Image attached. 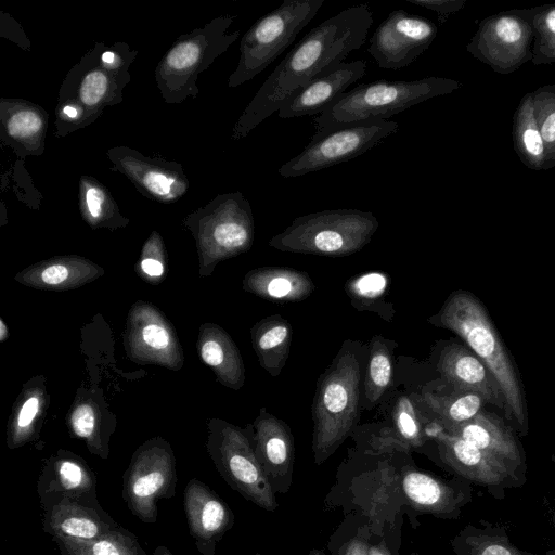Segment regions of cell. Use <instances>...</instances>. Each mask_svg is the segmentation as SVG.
Returning a JSON list of instances; mask_svg holds the SVG:
<instances>
[{
	"label": "cell",
	"mask_w": 555,
	"mask_h": 555,
	"mask_svg": "<svg viewBox=\"0 0 555 555\" xmlns=\"http://www.w3.org/2000/svg\"><path fill=\"white\" fill-rule=\"evenodd\" d=\"M442 428L500 459L514 470L522 463L520 448L514 434L493 413L481 410L466 422Z\"/></svg>",
	"instance_id": "44dd1931"
},
{
	"label": "cell",
	"mask_w": 555,
	"mask_h": 555,
	"mask_svg": "<svg viewBox=\"0 0 555 555\" xmlns=\"http://www.w3.org/2000/svg\"><path fill=\"white\" fill-rule=\"evenodd\" d=\"M313 555H322V554L317 552V553H314Z\"/></svg>",
	"instance_id": "681fc988"
},
{
	"label": "cell",
	"mask_w": 555,
	"mask_h": 555,
	"mask_svg": "<svg viewBox=\"0 0 555 555\" xmlns=\"http://www.w3.org/2000/svg\"><path fill=\"white\" fill-rule=\"evenodd\" d=\"M427 434L438 446L441 460L461 476L485 486H501L516 478L515 470L500 459L431 423Z\"/></svg>",
	"instance_id": "e0dca14e"
},
{
	"label": "cell",
	"mask_w": 555,
	"mask_h": 555,
	"mask_svg": "<svg viewBox=\"0 0 555 555\" xmlns=\"http://www.w3.org/2000/svg\"><path fill=\"white\" fill-rule=\"evenodd\" d=\"M183 507L197 551L202 555H216L218 541L233 525L227 503L206 483L193 478L185 486Z\"/></svg>",
	"instance_id": "2e32d148"
},
{
	"label": "cell",
	"mask_w": 555,
	"mask_h": 555,
	"mask_svg": "<svg viewBox=\"0 0 555 555\" xmlns=\"http://www.w3.org/2000/svg\"><path fill=\"white\" fill-rule=\"evenodd\" d=\"M541 137L546 142H552L555 140V113L551 114L541 128Z\"/></svg>",
	"instance_id": "b9f144b4"
},
{
	"label": "cell",
	"mask_w": 555,
	"mask_h": 555,
	"mask_svg": "<svg viewBox=\"0 0 555 555\" xmlns=\"http://www.w3.org/2000/svg\"><path fill=\"white\" fill-rule=\"evenodd\" d=\"M373 25L367 4L349 7L309 30L275 66L232 129V139L247 137L300 88L340 64L366 41Z\"/></svg>",
	"instance_id": "6da1fadb"
},
{
	"label": "cell",
	"mask_w": 555,
	"mask_h": 555,
	"mask_svg": "<svg viewBox=\"0 0 555 555\" xmlns=\"http://www.w3.org/2000/svg\"><path fill=\"white\" fill-rule=\"evenodd\" d=\"M40 507L42 529L52 539L91 541L119 526L99 501L48 495L40 499Z\"/></svg>",
	"instance_id": "9a60e30c"
},
{
	"label": "cell",
	"mask_w": 555,
	"mask_h": 555,
	"mask_svg": "<svg viewBox=\"0 0 555 555\" xmlns=\"http://www.w3.org/2000/svg\"><path fill=\"white\" fill-rule=\"evenodd\" d=\"M177 473L172 454L164 447L138 452L122 479L121 496L138 519L145 524L157 520V503L175 496Z\"/></svg>",
	"instance_id": "30bf717a"
},
{
	"label": "cell",
	"mask_w": 555,
	"mask_h": 555,
	"mask_svg": "<svg viewBox=\"0 0 555 555\" xmlns=\"http://www.w3.org/2000/svg\"><path fill=\"white\" fill-rule=\"evenodd\" d=\"M142 337L144 341L155 349L167 347L169 337L165 328L162 326L150 324L143 328Z\"/></svg>",
	"instance_id": "8d00e7d4"
},
{
	"label": "cell",
	"mask_w": 555,
	"mask_h": 555,
	"mask_svg": "<svg viewBox=\"0 0 555 555\" xmlns=\"http://www.w3.org/2000/svg\"><path fill=\"white\" fill-rule=\"evenodd\" d=\"M392 379L391 351L388 341L375 335L370 341V358L364 378L367 406H373L389 388Z\"/></svg>",
	"instance_id": "f546056e"
},
{
	"label": "cell",
	"mask_w": 555,
	"mask_h": 555,
	"mask_svg": "<svg viewBox=\"0 0 555 555\" xmlns=\"http://www.w3.org/2000/svg\"><path fill=\"white\" fill-rule=\"evenodd\" d=\"M323 3L324 0H284L256 21L242 37L238 63L228 78V87H238L263 72L294 42Z\"/></svg>",
	"instance_id": "ba28073f"
},
{
	"label": "cell",
	"mask_w": 555,
	"mask_h": 555,
	"mask_svg": "<svg viewBox=\"0 0 555 555\" xmlns=\"http://www.w3.org/2000/svg\"><path fill=\"white\" fill-rule=\"evenodd\" d=\"M387 287V278L379 272H371L347 283V293L357 300L369 301L378 298Z\"/></svg>",
	"instance_id": "d6a6232c"
},
{
	"label": "cell",
	"mask_w": 555,
	"mask_h": 555,
	"mask_svg": "<svg viewBox=\"0 0 555 555\" xmlns=\"http://www.w3.org/2000/svg\"><path fill=\"white\" fill-rule=\"evenodd\" d=\"M361 364L352 350L341 349L324 373L315 391L313 452L324 462L347 438L359 414Z\"/></svg>",
	"instance_id": "8992f818"
},
{
	"label": "cell",
	"mask_w": 555,
	"mask_h": 555,
	"mask_svg": "<svg viewBox=\"0 0 555 555\" xmlns=\"http://www.w3.org/2000/svg\"><path fill=\"white\" fill-rule=\"evenodd\" d=\"M436 36V26L422 16L395 10L377 26L367 52L383 69L398 70L413 63Z\"/></svg>",
	"instance_id": "4fadbf2b"
},
{
	"label": "cell",
	"mask_w": 555,
	"mask_h": 555,
	"mask_svg": "<svg viewBox=\"0 0 555 555\" xmlns=\"http://www.w3.org/2000/svg\"><path fill=\"white\" fill-rule=\"evenodd\" d=\"M8 336V331L2 320H0V340H4Z\"/></svg>",
	"instance_id": "7dc6e473"
},
{
	"label": "cell",
	"mask_w": 555,
	"mask_h": 555,
	"mask_svg": "<svg viewBox=\"0 0 555 555\" xmlns=\"http://www.w3.org/2000/svg\"><path fill=\"white\" fill-rule=\"evenodd\" d=\"M48 124L49 114L40 105L22 99H0V140L20 158L44 153Z\"/></svg>",
	"instance_id": "d6986e66"
},
{
	"label": "cell",
	"mask_w": 555,
	"mask_h": 555,
	"mask_svg": "<svg viewBox=\"0 0 555 555\" xmlns=\"http://www.w3.org/2000/svg\"><path fill=\"white\" fill-rule=\"evenodd\" d=\"M96 477L79 459L60 455L42 469L37 481L39 499L63 495L77 500L98 502Z\"/></svg>",
	"instance_id": "7402d4cb"
},
{
	"label": "cell",
	"mask_w": 555,
	"mask_h": 555,
	"mask_svg": "<svg viewBox=\"0 0 555 555\" xmlns=\"http://www.w3.org/2000/svg\"><path fill=\"white\" fill-rule=\"evenodd\" d=\"M292 326L281 315H270L257 324L254 346L261 366L272 377L282 372L291 351Z\"/></svg>",
	"instance_id": "484cf974"
},
{
	"label": "cell",
	"mask_w": 555,
	"mask_h": 555,
	"mask_svg": "<svg viewBox=\"0 0 555 555\" xmlns=\"http://www.w3.org/2000/svg\"><path fill=\"white\" fill-rule=\"evenodd\" d=\"M443 89V81L435 77L360 83L344 92L313 119L315 131L312 138L367 120L387 119L441 93Z\"/></svg>",
	"instance_id": "52a82bcc"
},
{
	"label": "cell",
	"mask_w": 555,
	"mask_h": 555,
	"mask_svg": "<svg viewBox=\"0 0 555 555\" xmlns=\"http://www.w3.org/2000/svg\"><path fill=\"white\" fill-rule=\"evenodd\" d=\"M367 69L364 60L343 62L297 90L278 111L283 119L321 114Z\"/></svg>",
	"instance_id": "ac0fdd59"
},
{
	"label": "cell",
	"mask_w": 555,
	"mask_h": 555,
	"mask_svg": "<svg viewBox=\"0 0 555 555\" xmlns=\"http://www.w3.org/2000/svg\"><path fill=\"white\" fill-rule=\"evenodd\" d=\"M235 15H221L203 27L181 35L158 62L154 76L156 87L167 104H181L195 99L199 74L236 41L240 30L228 33Z\"/></svg>",
	"instance_id": "277c9868"
},
{
	"label": "cell",
	"mask_w": 555,
	"mask_h": 555,
	"mask_svg": "<svg viewBox=\"0 0 555 555\" xmlns=\"http://www.w3.org/2000/svg\"><path fill=\"white\" fill-rule=\"evenodd\" d=\"M106 157L111 170L124 175L149 199L171 204L189 191L190 181L179 163L146 156L125 145L109 147Z\"/></svg>",
	"instance_id": "8fae6325"
},
{
	"label": "cell",
	"mask_w": 555,
	"mask_h": 555,
	"mask_svg": "<svg viewBox=\"0 0 555 555\" xmlns=\"http://www.w3.org/2000/svg\"><path fill=\"white\" fill-rule=\"evenodd\" d=\"M522 138H524L525 146L530 154L538 156L542 153V151H543V141L542 140L543 139H542L540 132H538L534 129H528L525 131Z\"/></svg>",
	"instance_id": "ab89813d"
},
{
	"label": "cell",
	"mask_w": 555,
	"mask_h": 555,
	"mask_svg": "<svg viewBox=\"0 0 555 555\" xmlns=\"http://www.w3.org/2000/svg\"><path fill=\"white\" fill-rule=\"evenodd\" d=\"M437 370L454 391L476 393L505 410L498 382L473 351L454 343L446 345L439 354Z\"/></svg>",
	"instance_id": "ffe728a7"
},
{
	"label": "cell",
	"mask_w": 555,
	"mask_h": 555,
	"mask_svg": "<svg viewBox=\"0 0 555 555\" xmlns=\"http://www.w3.org/2000/svg\"><path fill=\"white\" fill-rule=\"evenodd\" d=\"M369 555H389V553L386 547L373 546L369 548Z\"/></svg>",
	"instance_id": "ee69618b"
},
{
	"label": "cell",
	"mask_w": 555,
	"mask_h": 555,
	"mask_svg": "<svg viewBox=\"0 0 555 555\" xmlns=\"http://www.w3.org/2000/svg\"><path fill=\"white\" fill-rule=\"evenodd\" d=\"M138 51L126 42H98L63 79L55 106L54 137L60 139L94 122L108 106L122 102Z\"/></svg>",
	"instance_id": "7a4b0ae2"
},
{
	"label": "cell",
	"mask_w": 555,
	"mask_h": 555,
	"mask_svg": "<svg viewBox=\"0 0 555 555\" xmlns=\"http://www.w3.org/2000/svg\"><path fill=\"white\" fill-rule=\"evenodd\" d=\"M464 544L466 555H534L517 548L504 535L483 531L467 535Z\"/></svg>",
	"instance_id": "1f68e13d"
},
{
	"label": "cell",
	"mask_w": 555,
	"mask_h": 555,
	"mask_svg": "<svg viewBox=\"0 0 555 555\" xmlns=\"http://www.w3.org/2000/svg\"><path fill=\"white\" fill-rule=\"evenodd\" d=\"M78 204L86 221L94 227L128 222L119 212L109 190L92 176L82 175L79 178Z\"/></svg>",
	"instance_id": "83f0119b"
},
{
	"label": "cell",
	"mask_w": 555,
	"mask_h": 555,
	"mask_svg": "<svg viewBox=\"0 0 555 555\" xmlns=\"http://www.w3.org/2000/svg\"><path fill=\"white\" fill-rule=\"evenodd\" d=\"M428 321L454 332L468 345L498 382L507 416L522 426L526 420L525 404L517 373L478 298L468 292L456 291Z\"/></svg>",
	"instance_id": "3957f363"
},
{
	"label": "cell",
	"mask_w": 555,
	"mask_h": 555,
	"mask_svg": "<svg viewBox=\"0 0 555 555\" xmlns=\"http://www.w3.org/2000/svg\"><path fill=\"white\" fill-rule=\"evenodd\" d=\"M401 487L408 502L417 511L444 514L457 507L459 499L454 490L426 473L406 470Z\"/></svg>",
	"instance_id": "d4e9b609"
},
{
	"label": "cell",
	"mask_w": 555,
	"mask_h": 555,
	"mask_svg": "<svg viewBox=\"0 0 555 555\" xmlns=\"http://www.w3.org/2000/svg\"><path fill=\"white\" fill-rule=\"evenodd\" d=\"M378 225L371 211L325 209L296 217L283 232L270 238L269 246L288 253L343 257L367 245Z\"/></svg>",
	"instance_id": "5b68a950"
},
{
	"label": "cell",
	"mask_w": 555,
	"mask_h": 555,
	"mask_svg": "<svg viewBox=\"0 0 555 555\" xmlns=\"http://www.w3.org/2000/svg\"><path fill=\"white\" fill-rule=\"evenodd\" d=\"M212 456L217 469L233 489L264 509L276 508L264 469L241 433L234 429L224 433Z\"/></svg>",
	"instance_id": "5bb4252c"
},
{
	"label": "cell",
	"mask_w": 555,
	"mask_h": 555,
	"mask_svg": "<svg viewBox=\"0 0 555 555\" xmlns=\"http://www.w3.org/2000/svg\"><path fill=\"white\" fill-rule=\"evenodd\" d=\"M141 268L145 273L152 276L162 275V273L164 272V267L162 262L152 258L143 259L141 262Z\"/></svg>",
	"instance_id": "60d3db41"
},
{
	"label": "cell",
	"mask_w": 555,
	"mask_h": 555,
	"mask_svg": "<svg viewBox=\"0 0 555 555\" xmlns=\"http://www.w3.org/2000/svg\"><path fill=\"white\" fill-rule=\"evenodd\" d=\"M202 358L210 366H220L227 361V352L220 343L208 340L202 347Z\"/></svg>",
	"instance_id": "d590c367"
},
{
	"label": "cell",
	"mask_w": 555,
	"mask_h": 555,
	"mask_svg": "<svg viewBox=\"0 0 555 555\" xmlns=\"http://www.w3.org/2000/svg\"><path fill=\"white\" fill-rule=\"evenodd\" d=\"M546 24L548 29L555 33V10L551 11L546 16Z\"/></svg>",
	"instance_id": "f6af8a7d"
},
{
	"label": "cell",
	"mask_w": 555,
	"mask_h": 555,
	"mask_svg": "<svg viewBox=\"0 0 555 555\" xmlns=\"http://www.w3.org/2000/svg\"><path fill=\"white\" fill-rule=\"evenodd\" d=\"M246 285L249 292L276 302L301 301L314 291L306 272L284 267L257 269L248 274Z\"/></svg>",
	"instance_id": "603a6c76"
},
{
	"label": "cell",
	"mask_w": 555,
	"mask_h": 555,
	"mask_svg": "<svg viewBox=\"0 0 555 555\" xmlns=\"http://www.w3.org/2000/svg\"><path fill=\"white\" fill-rule=\"evenodd\" d=\"M422 401L437 415L443 427L470 420L481 411V406L486 402L476 393L459 391L451 395L425 392L422 396Z\"/></svg>",
	"instance_id": "f1b7e54d"
},
{
	"label": "cell",
	"mask_w": 555,
	"mask_h": 555,
	"mask_svg": "<svg viewBox=\"0 0 555 555\" xmlns=\"http://www.w3.org/2000/svg\"><path fill=\"white\" fill-rule=\"evenodd\" d=\"M152 555H175V554H173V553H171V552L169 551V548H167L166 546H164V545H159V546H157V547L154 550V552H153V554H152Z\"/></svg>",
	"instance_id": "bcb514c9"
},
{
	"label": "cell",
	"mask_w": 555,
	"mask_h": 555,
	"mask_svg": "<svg viewBox=\"0 0 555 555\" xmlns=\"http://www.w3.org/2000/svg\"><path fill=\"white\" fill-rule=\"evenodd\" d=\"M189 225L204 230L206 240L225 255L249 249L255 223L250 204L242 192H228L214 197L185 219Z\"/></svg>",
	"instance_id": "7c38bea8"
},
{
	"label": "cell",
	"mask_w": 555,
	"mask_h": 555,
	"mask_svg": "<svg viewBox=\"0 0 555 555\" xmlns=\"http://www.w3.org/2000/svg\"><path fill=\"white\" fill-rule=\"evenodd\" d=\"M399 129L397 121L367 120L311 138L305 149L283 164L278 172L295 178L356 158L382 143Z\"/></svg>",
	"instance_id": "9c48e42d"
},
{
	"label": "cell",
	"mask_w": 555,
	"mask_h": 555,
	"mask_svg": "<svg viewBox=\"0 0 555 555\" xmlns=\"http://www.w3.org/2000/svg\"><path fill=\"white\" fill-rule=\"evenodd\" d=\"M68 276V270L63 264H53L47 267L42 274L41 279L47 284H59L65 281Z\"/></svg>",
	"instance_id": "f35d334b"
},
{
	"label": "cell",
	"mask_w": 555,
	"mask_h": 555,
	"mask_svg": "<svg viewBox=\"0 0 555 555\" xmlns=\"http://www.w3.org/2000/svg\"><path fill=\"white\" fill-rule=\"evenodd\" d=\"M345 555H369V547L362 540L354 539L348 543Z\"/></svg>",
	"instance_id": "7bdbcfd3"
},
{
	"label": "cell",
	"mask_w": 555,
	"mask_h": 555,
	"mask_svg": "<svg viewBox=\"0 0 555 555\" xmlns=\"http://www.w3.org/2000/svg\"><path fill=\"white\" fill-rule=\"evenodd\" d=\"M495 33L507 43L516 42L521 36L519 23L512 17H502L495 24Z\"/></svg>",
	"instance_id": "e575fe53"
},
{
	"label": "cell",
	"mask_w": 555,
	"mask_h": 555,
	"mask_svg": "<svg viewBox=\"0 0 555 555\" xmlns=\"http://www.w3.org/2000/svg\"><path fill=\"white\" fill-rule=\"evenodd\" d=\"M546 555H555V547L550 550V551H547Z\"/></svg>",
	"instance_id": "c3c4849f"
},
{
	"label": "cell",
	"mask_w": 555,
	"mask_h": 555,
	"mask_svg": "<svg viewBox=\"0 0 555 555\" xmlns=\"http://www.w3.org/2000/svg\"><path fill=\"white\" fill-rule=\"evenodd\" d=\"M393 430L399 442L406 447H420L425 435L417 411L406 396L398 398L392 413Z\"/></svg>",
	"instance_id": "4dcf8cb0"
},
{
	"label": "cell",
	"mask_w": 555,
	"mask_h": 555,
	"mask_svg": "<svg viewBox=\"0 0 555 555\" xmlns=\"http://www.w3.org/2000/svg\"><path fill=\"white\" fill-rule=\"evenodd\" d=\"M256 442L261 465L278 475L287 472L294 451L292 434L283 421L264 409L256 421Z\"/></svg>",
	"instance_id": "cb8c5ba5"
},
{
	"label": "cell",
	"mask_w": 555,
	"mask_h": 555,
	"mask_svg": "<svg viewBox=\"0 0 555 555\" xmlns=\"http://www.w3.org/2000/svg\"><path fill=\"white\" fill-rule=\"evenodd\" d=\"M61 555H149L138 537L120 525L98 539L74 541L53 539Z\"/></svg>",
	"instance_id": "4316f807"
},
{
	"label": "cell",
	"mask_w": 555,
	"mask_h": 555,
	"mask_svg": "<svg viewBox=\"0 0 555 555\" xmlns=\"http://www.w3.org/2000/svg\"><path fill=\"white\" fill-rule=\"evenodd\" d=\"M72 426L78 437L90 438L95 426L92 408L88 404L79 405L72 415Z\"/></svg>",
	"instance_id": "836d02e7"
},
{
	"label": "cell",
	"mask_w": 555,
	"mask_h": 555,
	"mask_svg": "<svg viewBox=\"0 0 555 555\" xmlns=\"http://www.w3.org/2000/svg\"><path fill=\"white\" fill-rule=\"evenodd\" d=\"M38 404L39 402L36 397H30L28 400H26L17 417L18 427L25 428L33 422L38 411Z\"/></svg>",
	"instance_id": "74e56055"
}]
</instances>
